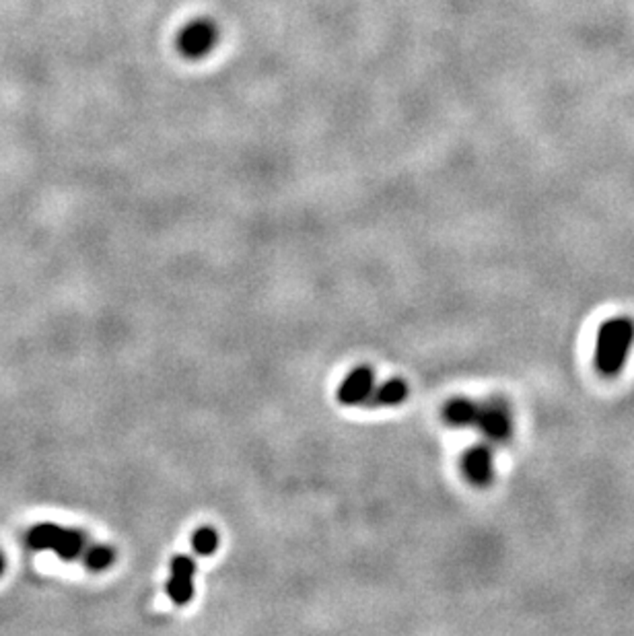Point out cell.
I'll list each match as a JSON object with an SVG mask.
<instances>
[{
    "label": "cell",
    "mask_w": 634,
    "mask_h": 636,
    "mask_svg": "<svg viewBox=\"0 0 634 636\" xmlns=\"http://www.w3.org/2000/svg\"><path fill=\"white\" fill-rule=\"evenodd\" d=\"M634 346V322L629 317H611L603 322L595 338V369L603 377H616L629 360Z\"/></svg>",
    "instance_id": "6da1fadb"
},
{
    "label": "cell",
    "mask_w": 634,
    "mask_h": 636,
    "mask_svg": "<svg viewBox=\"0 0 634 636\" xmlns=\"http://www.w3.org/2000/svg\"><path fill=\"white\" fill-rule=\"evenodd\" d=\"M27 542L33 550H51L62 560H77L87 548V538L79 529H66L54 523H40L32 528Z\"/></svg>",
    "instance_id": "7a4b0ae2"
},
{
    "label": "cell",
    "mask_w": 634,
    "mask_h": 636,
    "mask_svg": "<svg viewBox=\"0 0 634 636\" xmlns=\"http://www.w3.org/2000/svg\"><path fill=\"white\" fill-rule=\"evenodd\" d=\"M474 426L484 435V439L489 443H505L513 433L511 410L500 399L478 404Z\"/></svg>",
    "instance_id": "3957f363"
},
{
    "label": "cell",
    "mask_w": 634,
    "mask_h": 636,
    "mask_svg": "<svg viewBox=\"0 0 634 636\" xmlns=\"http://www.w3.org/2000/svg\"><path fill=\"white\" fill-rule=\"evenodd\" d=\"M194 575L196 562L188 554H180L172 560V576H169L165 591L175 605H186L194 597Z\"/></svg>",
    "instance_id": "277c9868"
},
{
    "label": "cell",
    "mask_w": 634,
    "mask_h": 636,
    "mask_svg": "<svg viewBox=\"0 0 634 636\" xmlns=\"http://www.w3.org/2000/svg\"><path fill=\"white\" fill-rule=\"evenodd\" d=\"M462 470L471 484L486 486L495 478V462H492V449L489 443L474 445L463 454Z\"/></svg>",
    "instance_id": "5b68a950"
},
{
    "label": "cell",
    "mask_w": 634,
    "mask_h": 636,
    "mask_svg": "<svg viewBox=\"0 0 634 636\" xmlns=\"http://www.w3.org/2000/svg\"><path fill=\"white\" fill-rule=\"evenodd\" d=\"M375 388V373L371 367H357L342 381L338 399L346 406H363Z\"/></svg>",
    "instance_id": "8992f818"
},
{
    "label": "cell",
    "mask_w": 634,
    "mask_h": 636,
    "mask_svg": "<svg viewBox=\"0 0 634 636\" xmlns=\"http://www.w3.org/2000/svg\"><path fill=\"white\" fill-rule=\"evenodd\" d=\"M408 398V386L402 379H389L379 388H373L371 396L367 398L363 406L367 408H381V406L402 404Z\"/></svg>",
    "instance_id": "52a82bcc"
},
{
    "label": "cell",
    "mask_w": 634,
    "mask_h": 636,
    "mask_svg": "<svg viewBox=\"0 0 634 636\" xmlns=\"http://www.w3.org/2000/svg\"><path fill=\"white\" fill-rule=\"evenodd\" d=\"M478 414V402H471L466 398H455L449 399L443 408L445 423L452 426H474Z\"/></svg>",
    "instance_id": "ba28073f"
},
{
    "label": "cell",
    "mask_w": 634,
    "mask_h": 636,
    "mask_svg": "<svg viewBox=\"0 0 634 636\" xmlns=\"http://www.w3.org/2000/svg\"><path fill=\"white\" fill-rule=\"evenodd\" d=\"M114 560H116V552L109 548V546H103V544L87 546L85 552H83L85 566L93 573L106 571L107 566L114 565Z\"/></svg>",
    "instance_id": "9c48e42d"
},
{
    "label": "cell",
    "mask_w": 634,
    "mask_h": 636,
    "mask_svg": "<svg viewBox=\"0 0 634 636\" xmlns=\"http://www.w3.org/2000/svg\"><path fill=\"white\" fill-rule=\"evenodd\" d=\"M219 534L212 528H209V525L196 529L194 536H191V548H194L198 556H212L219 548Z\"/></svg>",
    "instance_id": "30bf717a"
},
{
    "label": "cell",
    "mask_w": 634,
    "mask_h": 636,
    "mask_svg": "<svg viewBox=\"0 0 634 636\" xmlns=\"http://www.w3.org/2000/svg\"><path fill=\"white\" fill-rule=\"evenodd\" d=\"M5 571V558H3V554H0V575H3Z\"/></svg>",
    "instance_id": "8fae6325"
}]
</instances>
